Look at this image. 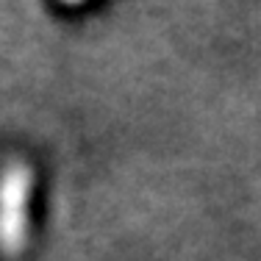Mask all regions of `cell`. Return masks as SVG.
I'll return each mask as SVG.
<instances>
[{"mask_svg": "<svg viewBox=\"0 0 261 261\" xmlns=\"http://www.w3.org/2000/svg\"><path fill=\"white\" fill-rule=\"evenodd\" d=\"M34 172L25 161H11L0 172V253L20 256L28 239V197Z\"/></svg>", "mask_w": 261, "mask_h": 261, "instance_id": "obj_1", "label": "cell"}, {"mask_svg": "<svg viewBox=\"0 0 261 261\" xmlns=\"http://www.w3.org/2000/svg\"><path fill=\"white\" fill-rule=\"evenodd\" d=\"M67 6H75V3H81V0H64Z\"/></svg>", "mask_w": 261, "mask_h": 261, "instance_id": "obj_2", "label": "cell"}]
</instances>
